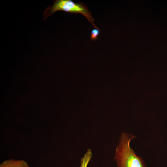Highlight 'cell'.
<instances>
[{"mask_svg":"<svg viewBox=\"0 0 167 167\" xmlns=\"http://www.w3.org/2000/svg\"><path fill=\"white\" fill-rule=\"evenodd\" d=\"M135 137L132 134L122 133L113 158L118 167H146L142 158L137 156L130 148L131 140Z\"/></svg>","mask_w":167,"mask_h":167,"instance_id":"6da1fadb","label":"cell"},{"mask_svg":"<svg viewBox=\"0 0 167 167\" xmlns=\"http://www.w3.org/2000/svg\"><path fill=\"white\" fill-rule=\"evenodd\" d=\"M58 11L77 14L79 13L84 16L88 21L96 28L99 29L94 23V19L87 6L81 2L75 3L71 0H56L53 3L47 7L43 13V20Z\"/></svg>","mask_w":167,"mask_h":167,"instance_id":"7a4b0ae2","label":"cell"},{"mask_svg":"<svg viewBox=\"0 0 167 167\" xmlns=\"http://www.w3.org/2000/svg\"><path fill=\"white\" fill-rule=\"evenodd\" d=\"M0 167H30L28 163L22 160L10 159L4 161L0 164Z\"/></svg>","mask_w":167,"mask_h":167,"instance_id":"3957f363","label":"cell"},{"mask_svg":"<svg viewBox=\"0 0 167 167\" xmlns=\"http://www.w3.org/2000/svg\"><path fill=\"white\" fill-rule=\"evenodd\" d=\"M92 156L91 150L88 149L83 157L81 159L80 167H87Z\"/></svg>","mask_w":167,"mask_h":167,"instance_id":"277c9868","label":"cell"},{"mask_svg":"<svg viewBox=\"0 0 167 167\" xmlns=\"http://www.w3.org/2000/svg\"><path fill=\"white\" fill-rule=\"evenodd\" d=\"M100 30L96 28L93 29L91 32L90 39L92 41H95L97 40L100 33Z\"/></svg>","mask_w":167,"mask_h":167,"instance_id":"5b68a950","label":"cell"}]
</instances>
